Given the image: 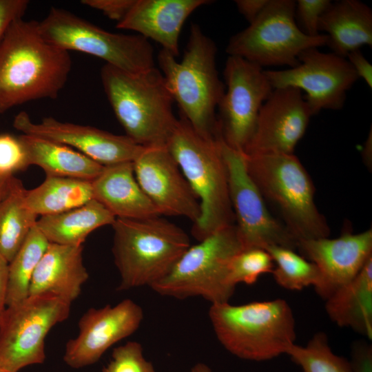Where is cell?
Masks as SVG:
<instances>
[{
    "label": "cell",
    "mask_w": 372,
    "mask_h": 372,
    "mask_svg": "<svg viewBox=\"0 0 372 372\" xmlns=\"http://www.w3.org/2000/svg\"><path fill=\"white\" fill-rule=\"evenodd\" d=\"M271 256L276 282L289 290H302L318 283L320 274L317 266L295 250L277 245L265 249Z\"/></svg>",
    "instance_id": "cell-30"
},
{
    "label": "cell",
    "mask_w": 372,
    "mask_h": 372,
    "mask_svg": "<svg viewBox=\"0 0 372 372\" xmlns=\"http://www.w3.org/2000/svg\"><path fill=\"white\" fill-rule=\"evenodd\" d=\"M347 57L359 78L363 79L368 86L372 87V65L364 57L360 50L350 52Z\"/></svg>",
    "instance_id": "cell-39"
},
{
    "label": "cell",
    "mask_w": 372,
    "mask_h": 372,
    "mask_svg": "<svg viewBox=\"0 0 372 372\" xmlns=\"http://www.w3.org/2000/svg\"><path fill=\"white\" fill-rule=\"evenodd\" d=\"M217 48L197 23L190 27L183 59L163 49L157 61L166 85L183 116L200 135L220 133L216 110L225 87L216 68Z\"/></svg>",
    "instance_id": "cell-2"
},
{
    "label": "cell",
    "mask_w": 372,
    "mask_h": 372,
    "mask_svg": "<svg viewBox=\"0 0 372 372\" xmlns=\"http://www.w3.org/2000/svg\"><path fill=\"white\" fill-rule=\"evenodd\" d=\"M102 372L156 371L152 362L145 359L142 345L136 341H130L113 349L112 359Z\"/></svg>",
    "instance_id": "cell-33"
},
{
    "label": "cell",
    "mask_w": 372,
    "mask_h": 372,
    "mask_svg": "<svg viewBox=\"0 0 372 372\" xmlns=\"http://www.w3.org/2000/svg\"><path fill=\"white\" fill-rule=\"evenodd\" d=\"M13 127L22 134L67 145L103 166L133 162L145 147L126 135L114 134L90 125L62 122L53 117L34 123L26 112H20L15 116Z\"/></svg>",
    "instance_id": "cell-16"
},
{
    "label": "cell",
    "mask_w": 372,
    "mask_h": 372,
    "mask_svg": "<svg viewBox=\"0 0 372 372\" xmlns=\"http://www.w3.org/2000/svg\"><path fill=\"white\" fill-rule=\"evenodd\" d=\"M330 0H298L296 1L295 21L305 34L316 37L319 34L320 19L329 8Z\"/></svg>",
    "instance_id": "cell-35"
},
{
    "label": "cell",
    "mask_w": 372,
    "mask_h": 372,
    "mask_svg": "<svg viewBox=\"0 0 372 372\" xmlns=\"http://www.w3.org/2000/svg\"><path fill=\"white\" fill-rule=\"evenodd\" d=\"M325 300V310L333 322L371 340L372 257L351 281Z\"/></svg>",
    "instance_id": "cell-24"
},
{
    "label": "cell",
    "mask_w": 372,
    "mask_h": 372,
    "mask_svg": "<svg viewBox=\"0 0 372 372\" xmlns=\"http://www.w3.org/2000/svg\"><path fill=\"white\" fill-rule=\"evenodd\" d=\"M20 137L27 152L29 165L41 167L46 176L92 181L104 167L63 144L24 134Z\"/></svg>",
    "instance_id": "cell-25"
},
{
    "label": "cell",
    "mask_w": 372,
    "mask_h": 372,
    "mask_svg": "<svg viewBox=\"0 0 372 372\" xmlns=\"http://www.w3.org/2000/svg\"><path fill=\"white\" fill-rule=\"evenodd\" d=\"M295 7L293 0H269L247 28L230 38L226 52L262 68L297 66L302 51L327 45L328 37L304 34L295 21Z\"/></svg>",
    "instance_id": "cell-10"
},
{
    "label": "cell",
    "mask_w": 372,
    "mask_h": 372,
    "mask_svg": "<svg viewBox=\"0 0 372 372\" xmlns=\"http://www.w3.org/2000/svg\"><path fill=\"white\" fill-rule=\"evenodd\" d=\"M112 254L121 277L118 291L149 286L165 276L190 246L187 233L158 216L116 218Z\"/></svg>",
    "instance_id": "cell-5"
},
{
    "label": "cell",
    "mask_w": 372,
    "mask_h": 372,
    "mask_svg": "<svg viewBox=\"0 0 372 372\" xmlns=\"http://www.w3.org/2000/svg\"><path fill=\"white\" fill-rule=\"evenodd\" d=\"M29 165L25 147L20 137L10 134H0V176H12Z\"/></svg>",
    "instance_id": "cell-34"
},
{
    "label": "cell",
    "mask_w": 372,
    "mask_h": 372,
    "mask_svg": "<svg viewBox=\"0 0 372 372\" xmlns=\"http://www.w3.org/2000/svg\"><path fill=\"white\" fill-rule=\"evenodd\" d=\"M286 354L303 372H353L351 362L331 351L323 332L316 333L305 346L293 344Z\"/></svg>",
    "instance_id": "cell-31"
},
{
    "label": "cell",
    "mask_w": 372,
    "mask_h": 372,
    "mask_svg": "<svg viewBox=\"0 0 372 372\" xmlns=\"http://www.w3.org/2000/svg\"><path fill=\"white\" fill-rule=\"evenodd\" d=\"M220 137V131L216 137L200 135L180 116L166 143L200 202V215L192 231L198 241L235 225Z\"/></svg>",
    "instance_id": "cell-3"
},
{
    "label": "cell",
    "mask_w": 372,
    "mask_h": 372,
    "mask_svg": "<svg viewBox=\"0 0 372 372\" xmlns=\"http://www.w3.org/2000/svg\"><path fill=\"white\" fill-rule=\"evenodd\" d=\"M72 69L70 52L41 34L39 21H14L0 39V114L58 97Z\"/></svg>",
    "instance_id": "cell-1"
},
{
    "label": "cell",
    "mask_w": 372,
    "mask_h": 372,
    "mask_svg": "<svg viewBox=\"0 0 372 372\" xmlns=\"http://www.w3.org/2000/svg\"><path fill=\"white\" fill-rule=\"evenodd\" d=\"M353 360L351 362L353 372H372V349L364 342H356L353 346Z\"/></svg>",
    "instance_id": "cell-38"
},
{
    "label": "cell",
    "mask_w": 372,
    "mask_h": 372,
    "mask_svg": "<svg viewBox=\"0 0 372 372\" xmlns=\"http://www.w3.org/2000/svg\"><path fill=\"white\" fill-rule=\"evenodd\" d=\"M25 191L21 181L13 176L0 200V254L8 262L38 220L25 204Z\"/></svg>",
    "instance_id": "cell-28"
},
{
    "label": "cell",
    "mask_w": 372,
    "mask_h": 372,
    "mask_svg": "<svg viewBox=\"0 0 372 372\" xmlns=\"http://www.w3.org/2000/svg\"><path fill=\"white\" fill-rule=\"evenodd\" d=\"M207 0H135L116 28L136 32L159 43L162 49L177 57L178 39L189 16Z\"/></svg>",
    "instance_id": "cell-20"
},
{
    "label": "cell",
    "mask_w": 372,
    "mask_h": 372,
    "mask_svg": "<svg viewBox=\"0 0 372 372\" xmlns=\"http://www.w3.org/2000/svg\"><path fill=\"white\" fill-rule=\"evenodd\" d=\"M49 243L36 225L32 228L17 253L8 262L6 306L19 302L29 296L33 274Z\"/></svg>",
    "instance_id": "cell-29"
},
{
    "label": "cell",
    "mask_w": 372,
    "mask_h": 372,
    "mask_svg": "<svg viewBox=\"0 0 372 372\" xmlns=\"http://www.w3.org/2000/svg\"><path fill=\"white\" fill-rule=\"evenodd\" d=\"M318 31L327 33L333 53L346 58L363 45L372 47V10L358 0L331 2L320 19Z\"/></svg>",
    "instance_id": "cell-23"
},
{
    "label": "cell",
    "mask_w": 372,
    "mask_h": 372,
    "mask_svg": "<svg viewBox=\"0 0 372 372\" xmlns=\"http://www.w3.org/2000/svg\"><path fill=\"white\" fill-rule=\"evenodd\" d=\"M372 152V134L371 129L369 132L367 139L365 141L364 147L362 149V157L365 163L369 166V163L371 164V153Z\"/></svg>",
    "instance_id": "cell-42"
},
{
    "label": "cell",
    "mask_w": 372,
    "mask_h": 372,
    "mask_svg": "<svg viewBox=\"0 0 372 372\" xmlns=\"http://www.w3.org/2000/svg\"><path fill=\"white\" fill-rule=\"evenodd\" d=\"M70 305L56 297L37 296L6 306L0 318V370L18 372L43 363L45 338L68 318Z\"/></svg>",
    "instance_id": "cell-11"
},
{
    "label": "cell",
    "mask_w": 372,
    "mask_h": 372,
    "mask_svg": "<svg viewBox=\"0 0 372 372\" xmlns=\"http://www.w3.org/2000/svg\"><path fill=\"white\" fill-rule=\"evenodd\" d=\"M208 314L220 343L239 358L271 360L295 343L294 316L285 300L211 304Z\"/></svg>",
    "instance_id": "cell-6"
},
{
    "label": "cell",
    "mask_w": 372,
    "mask_h": 372,
    "mask_svg": "<svg viewBox=\"0 0 372 372\" xmlns=\"http://www.w3.org/2000/svg\"><path fill=\"white\" fill-rule=\"evenodd\" d=\"M269 0H236L239 12L250 23L262 12Z\"/></svg>",
    "instance_id": "cell-40"
},
{
    "label": "cell",
    "mask_w": 372,
    "mask_h": 372,
    "mask_svg": "<svg viewBox=\"0 0 372 372\" xmlns=\"http://www.w3.org/2000/svg\"><path fill=\"white\" fill-rule=\"evenodd\" d=\"M29 4L28 0H0V39L14 21L23 18Z\"/></svg>",
    "instance_id": "cell-37"
},
{
    "label": "cell",
    "mask_w": 372,
    "mask_h": 372,
    "mask_svg": "<svg viewBox=\"0 0 372 372\" xmlns=\"http://www.w3.org/2000/svg\"><path fill=\"white\" fill-rule=\"evenodd\" d=\"M242 249L235 225L190 245L169 272L150 287L178 299L200 296L211 304L229 302L235 287L227 282L231 258Z\"/></svg>",
    "instance_id": "cell-8"
},
{
    "label": "cell",
    "mask_w": 372,
    "mask_h": 372,
    "mask_svg": "<svg viewBox=\"0 0 372 372\" xmlns=\"http://www.w3.org/2000/svg\"><path fill=\"white\" fill-rule=\"evenodd\" d=\"M273 267V261L265 249H242L229 262L227 282L235 288L240 282L253 285L261 275L271 273Z\"/></svg>",
    "instance_id": "cell-32"
},
{
    "label": "cell",
    "mask_w": 372,
    "mask_h": 372,
    "mask_svg": "<svg viewBox=\"0 0 372 372\" xmlns=\"http://www.w3.org/2000/svg\"><path fill=\"white\" fill-rule=\"evenodd\" d=\"M190 372H212L211 369L205 363H196L191 369Z\"/></svg>",
    "instance_id": "cell-44"
},
{
    "label": "cell",
    "mask_w": 372,
    "mask_h": 372,
    "mask_svg": "<svg viewBox=\"0 0 372 372\" xmlns=\"http://www.w3.org/2000/svg\"><path fill=\"white\" fill-rule=\"evenodd\" d=\"M298 59L300 63L294 68L264 70L273 89L292 87L305 92L312 116L322 110L342 109L347 92L359 79L347 59L317 48L302 51Z\"/></svg>",
    "instance_id": "cell-13"
},
{
    "label": "cell",
    "mask_w": 372,
    "mask_h": 372,
    "mask_svg": "<svg viewBox=\"0 0 372 372\" xmlns=\"http://www.w3.org/2000/svg\"><path fill=\"white\" fill-rule=\"evenodd\" d=\"M8 262L0 254V318L6 307Z\"/></svg>",
    "instance_id": "cell-41"
},
{
    "label": "cell",
    "mask_w": 372,
    "mask_h": 372,
    "mask_svg": "<svg viewBox=\"0 0 372 372\" xmlns=\"http://www.w3.org/2000/svg\"><path fill=\"white\" fill-rule=\"evenodd\" d=\"M88 277L83 245L49 243L33 274L29 296H50L71 304Z\"/></svg>",
    "instance_id": "cell-21"
},
{
    "label": "cell",
    "mask_w": 372,
    "mask_h": 372,
    "mask_svg": "<svg viewBox=\"0 0 372 372\" xmlns=\"http://www.w3.org/2000/svg\"><path fill=\"white\" fill-rule=\"evenodd\" d=\"M115 220L110 211L93 199L64 212L41 216L36 226L50 243L80 246L92 231L112 225Z\"/></svg>",
    "instance_id": "cell-26"
},
{
    "label": "cell",
    "mask_w": 372,
    "mask_h": 372,
    "mask_svg": "<svg viewBox=\"0 0 372 372\" xmlns=\"http://www.w3.org/2000/svg\"><path fill=\"white\" fill-rule=\"evenodd\" d=\"M226 164L230 201L242 249L277 245L296 249L297 240L270 212L267 202L250 177L242 152L228 146L220 137Z\"/></svg>",
    "instance_id": "cell-12"
},
{
    "label": "cell",
    "mask_w": 372,
    "mask_h": 372,
    "mask_svg": "<svg viewBox=\"0 0 372 372\" xmlns=\"http://www.w3.org/2000/svg\"><path fill=\"white\" fill-rule=\"evenodd\" d=\"M43 37L68 52L78 51L103 59L105 64L130 73L155 67L154 50L139 34L105 30L63 8L52 7L39 21Z\"/></svg>",
    "instance_id": "cell-9"
},
{
    "label": "cell",
    "mask_w": 372,
    "mask_h": 372,
    "mask_svg": "<svg viewBox=\"0 0 372 372\" xmlns=\"http://www.w3.org/2000/svg\"><path fill=\"white\" fill-rule=\"evenodd\" d=\"M12 176H0V200H1L3 196H4L7 190L10 179Z\"/></svg>",
    "instance_id": "cell-43"
},
{
    "label": "cell",
    "mask_w": 372,
    "mask_h": 372,
    "mask_svg": "<svg viewBox=\"0 0 372 372\" xmlns=\"http://www.w3.org/2000/svg\"><path fill=\"white\" fill-rule=\"evenodd\" d=\"M101 80L112 110L125 134L143 147L166 145L178 118L174 102L158 68L130 73L110 65Z\"/></svg>",
    "instance_id": "cell-4"
},
{
    "label": "cell",
    "mask_w": 372,
    "mask_h": 372,
    "mask_svg": "<svg viewBox=\"0 0 372 372\" xmlns=\"http://www.w3.org/2000/svg\"><path fill=\"white\" fill-rule=\"evenodd\" d=\"M311 116L299 89H273L259 111L254 132L243 153L293 154Z\"/></svg>",
    "instance_id": "cell-17"
},
{
    "label": "cell",
    "mask_w": 372,
    "mask_h": 372,
    "mask_svg": "<svg viewBox=\"0 0 372 372\" xmlns=\"http://www.w3.org/2000/svg\"><path fill=\"white\" fill-rule=\"evenodd\" d=\"M223 75L226 90L217 107L220 135L228 146L243 152L273 87L262 67L238 56H228Z\"/></svg>",
    "instance_id": "cell-14"
},
{
    "label": "cell",
    "mask_w": 372,
    "mask_h": 372,
    "mask_svg": "<svg viewBox=\"0 0 372 372\" xmlns=\"http://www.w3.org/2000/svg\"><path fill=\"white\" fill-rule=\"evenodd\" d=\"M93 199L92 181L49 176L25 194L27 207L38 216L64 212Z\"/></svg>",
    "instance_id": "cell-27"
},
{
    "label": "cell",
    "mask_w": 372,
    "mask_h": 372,
    "mask_svg": "<svg viewBox=\"0 0 372 372\" xmlns=\"http://www.w3.org/2000/svg\"><path fill=\"white\" fill-rule=\"evenodd\" d=\"M296 249L318 268L320 278L314 288L325 300L351 281L372 257V229L346 231L336 238L299 240Z\"/></svg>",
    "instance_id": "cell-19"
},
{
    "label": "cell",
    "mask_w": 372,
    "mask_h": 372,
    "mask_svg": "<svg viewBox=\"0 0 372 372\" xmlns=\"http://www.w3.org/2000/svg\"><path fill=\"white\" fill-rule=\"evenodd\" d=\"M135 0H82L81 3L97 10L116 24L127 14Z\"/></svg>",
    "instance_id": "cell-36"
},
{
    "label": "cell",
    "mask_w": 372,
    "mask_h": 372,
    "mask_svg": "<svg viewBox=\"0 0 372 372\" xmlns=\"http://www.w3.org/2000/svg\"><path fill=\"white\" fill-rule=\"evenodd\" d=\"M94 199L116 218L141 219L161 216L139 185L133 162L104 166L92 180Z\"/></svg>",
    "instance_id": "cell-22"
},
{
    "label": "cell",
    "mask_w": 372,
    "mask_h": 372,
    "mask_svg": "<svg viewBox=\"0 0 372 372\" xmlns=\"http://www.w3.org/2000/svg\"><path fill=\"white\" fill-rule=\"evenodd\" d=\"M0 372H7V371H2V370H0Z\"/></svg>",
    "instance_id": "cell-45"
},
{
    "label": "cell",
    "mask_w": 372,
    "mask_h": 372,
    "mask_svg": "<svg viewBox=\"0 0 372 372\" xmlns=\"http://www.w3.org/2000/svg\"><path fill=\"white\" fill-rule=\"evenodd\" d=\"M143 316L142 307L130 299L89 309L79 319L78 335L65 345L64 362L73 369L94 364L112 345L137 331Z\"/></svg>",
    "instance_id": "cell-15"
},
{
    "label": "cell",
    "mask_w": 372,
    "mask_h": 372,
    "mask_svg": "<svg viewBox=\"0 0 372 372\" xmlns=\"http://www.w3.org/2000/svg\"><path fill=\"white\" fill-rule=\"evenodd\" d=\"M133 165L139 185L161 215L186 217L193 224L198 220V198L166 145L145 147Z\"/></svg>",
    "instance_id": "cell-18"
},
{
    "label": "cell",
    "mask_w": 372,
    "mask_h": 372,
    "mask_svg": "<svg viewBox=\"0 0 372 372\" xmlns=\"http://www.w3.org/2000/svg\"><path fill=\"white\" fill-rule=\"evenodd\" d=\"M247 172L266 202L297 240L329 237L330 228L315 203V187L293 154L246 155Z\"/></svg>",
    "instance_id": "cell-7"
}]
</instances>
